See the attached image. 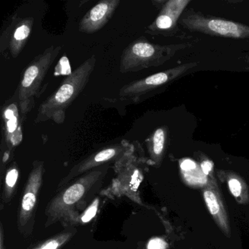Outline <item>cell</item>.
<instances>
[{
	"mask_svg": "<svg viewBox=\"0 0 249 249\" xmlns=\"http://www.w3.org/2000/svg\"><path fill=\"white\" fill-rule=\"evenodd\" d=\"M111 164L93 169L65 186L49 201L45 210V227L56 223L68 226L78 224V211L85 208L101 187Z\"/></svg>",
	"mask_w": 249,
	"mask_h": 249,
	"instance_id": "cell-1",
	"label": "cell"
},
{
	"mask_svg": "<svg viewBox=\"0 0 249 249\" xmlns=\"http://www.w3.org/2000/svg\"><path fill=\"white\" fill-rule=\"evenodd\" d=\"M43 174L44 162L36 160L33 162L23 191L17 219L18 230L24 235L31 234L34 228L37 200L43 185Z\"/></svg>",
	"mask_w": 249,
	"mask_h": 249,
	"instance_id": "cell-9",
	"label": "cell"
},
{
	"mask_svg": "<svg viewBox=\"0 0 249 249\" xmlns=\"http://www.w3.org/2000/svg\"><path fill=\"white\" fill-rule=\"evenodd\" d=\"M27 6L19 8L7 21L0 36V53L7 59H16L30 40L36 15Z\"/></svg>",
	"mask_w": 249,
	"mask_h": 249,
	"instance_id": "cell-6",
	"label": "cell"
},
{
	"mask_svg": "<svg viewBox=\"0 0 249 249\" xmlns=\"http://www.w3.org/2000/svg\"><path fill=\"white\" fill-rule=\"evenodd\" d=\"M204 199L208 211L215 218L218 225L226 233L229 232L228 221L225 210L220 198L212 189H207L203 192Z\"/></svg>",
	"mask_w": 249,
	"mask_h": 249,
	"instance_id": "cell-15",
	"label": "cell"
},
{
	"mask_svg": "<svg viewBox=\"0 0 249 249\" xmlns=\"http://www.w3.org/2000/svg\"><path fill=\"white\" fill-rule=\"evenodd\" d=\"M76 232V229L68 227L62 232L42 242L33 249H60L72 238Z\"/></svg>",
	"mask_w": 249,
	"mask_h": 249,
	"instance_id": "cell-17",
	"label": "cell"
},
{
	"mask_svg": "<svg viewBox=\"0 0 249 249\" xmlns=\"http://www.w3.org/2000/svg\"><path fill=\"white\" fill-rule=\"evenodd\" d=\"M135 141L131 142L126 140H123L120 142L106 145L94 151L70 170L68 174L59 182L56 187V192H59L71 182L93 169L106 164H114L128 154H131L135 149Z\"/></svg>",
	"mask_w": 249,
	"mask_h": 249,
	"instance_id": "cell-8",
	"label": "cell"
},
{
	"mask_svg": "<svg viewBox=\"0 0 249 249\" xmlns=\"http://www.w3.org/2000/svg\"><path fill=\"white\" fill-rule=\"evenodd\" d=\"M167 132L168 130L166 126L157 128L145 141L150 157L148 161L151 164H159L161 162L165 151L168 136Z\"/></svg>",
	"mask_w": 249,
	"mask_h": 249,
	"instance_id": "cell-14",
	"label": "cell"
},
{
	"mask_svg": "<svg viewBox=\"0 0 249 249\" xmlns=\"http://www.w3.org/2000/svg\"><path fill=\"white\" fill-rule=\"evenodd\" d=\"M167 243L160 237L151 239L147 244V249H167Z\"/></svg>",
	"mask_w": 249,
	"mask_h": 249,
	"instance_id": "cell-20",
	"label": "cell"
},
{
	"mask_svg": "<svg viewBox=\"0 0 249 249\" xmlns=\"http://www.w3.org/2000/svg\"><path fill=\"white\" fill-rule=\"evenodd\" d=\"M61 46H52L34 58L23 71L15 96L23 119L34 108L46 89L44 84L51 67L60 53Z\"/></svg>",
	"mask_w": 249,
	"mask_h": 249,
	"instance_id": "cell-3",
	"label": "cell"
},
{
	"mask_svg": "<svg viewBox=\"0 0 249 249\" xmlns=\"http://www.w3.org/2000/svg\"><path fill=\"white\" fill-rule=\"evenodd\" d=\"M120 0H103L96 4L80 21L79 31L87 34L97 33L111 19Z\"/></svg>",
	"mask_w": 249,
	"mask_h": 249,
	"instance_id": "cell-12",
	"label": "cell"
},
{
	"mask_svg": "<svg viewBox=\"0 0 249 249\" xmlns=\"http://www.w3.org/2000/svg\"><path fill=\"white\" fill-rule=\"evenodd\" d=\"M185 28L193 32L228 38H249V27L215 17H205L198 13L188 11L181 19Z\"/></svg>",
	"mask_w": 249,
	"mask_h": 249,
	"instance_id": "cell-10",
	"label": "cell"
},
{
	"mask_svg": "<svg viewBox=\"0 0 249 249\" xmlns=\"http://www.w3.org/2000/svg\"><path fill=\"white\" fill-rule=\"evenodd\" d=\"M96 62L95 55H91L68 75L57 89L40 104L35 123L53 121L57 124H62L66 119L67 110L89 84Z\"/></svg>",
	"mask_w": 249,
	"mask_h": 249,
	"instance_id": "cell-2",
	"label": "cell"
},
{
	"mask_svg": "<svg viewBox=\"0 0 249 249\" xmlns=\"http://www.w3.org/2000/svg\"><path fill=\"white\" fill-rule=\"evenodd\" d=\"M148 163L149 161L144 157L142 146L138 141H135L134 151L113 164L116 176L102 194L109 197L124 195L135 202H139L138 188L143 180Z\"/></svg>",
	"mask_w": 249,
	"mask_h": 249,
	"instance_id": "cell-5",
	"label": "cell"
},
{
	"mask_svg": "<svg viewBox=\"0 0 249 249\" xmlns=\"http://www.w3.org/2000/svg\"><path fill=\"white\" fill-rule=\"evenodd\" d=\"M196 65V62L183 64L163 72L132 81L121 88L118 94V100L128 104L141 103L150 94L180 78Z\"/></svg>",
	"mask_w": 249,
	"mask_h": 249,
	"instance_id": "cell-7",
	"label": "cell"
},
{
	"mask_svg": "<svg viewBox=\"0 0 249 249\" xmlns=\"http://www.w3.org/2000/svg\"><path fill=\"white\" fill-rule=\"evenodd\" d=\"M21 115L15 96L2 106V141L5 144V151L10 153H12L23 140L22 121L24 119H21Z\"/></svg>",
	"mask_w": 249,
	"mask_h": 249,
	"instance_id": "cell-11",
	"label": "cell"
},
{
	"mask_svg": "<svg viewBox=\"0 0 249 249\" xmlns=\"http://www.w3.org/2000/svg\"><path fill=\"white\" fill-rule=\"evenodd\" d=\"M201 169H202V172L204 173V174H209L213 169L212 162H211V161H208V160L202 161V164H201Z\"/></svg>",
	"mask_w": 249,
	"mask_h": 249,
	"instance_id": "cell-22",
	"label": "cell"
},
{
	"mask_svg": "<svg viewBox=\"0 0 249 249\" xmlns=\"http://www.w3.org/2000/svg\"><path fill=\"white\" fill-rule=\"evenodd\" d=\"M190 2L189 0H169L164 2L155 21L147 27V32L155 34L173 30Z\"/></svg>",
	"mask_w": 249,
	"mask_h": 249,
	"instance_id": "cell-13",
	"label": "cell"
},
{
	"mask_svg": "<svg viewBox=\"0 0 249 249\" xmlns=\"http://www.w3.org/2000/svg\"><path fill=\"white\" fill-rule=\"evenodd\" d=\"M19 178V169L17 162H14L7 170L2 192V207L9 205L17 189Z\"/></svg>",
	"mask_w": 249,
	"mask_h": 249,
	"instance_id": "cell-16",
	"label": "cell"
},
{
	"mask_svg": "<svg viewBox=\"0 0 249 249\" xmlns=\"http://www.w3.org/2000/svg\"><path fill=\"white\" fill-rule=\"evenodd\" d=\"M99 205H100V199L99 197H96L93 202L89 205L88 208L84 211V213L80 215L78 224H85L89 222L97 214L99 209Z\"/></svg>",
	"mask_w": 249,
	"mask_h": 249,
	"instance_id": "cell-18",
	"label": "cell"
},
{
	"mask_svg": "<svg viewBox=\"0 0 249 249\" xmlns=\"http://www.w3.org/2000/svg\"><path fill=\"white\" fill-rule=\"evenodd\" d=\"M4 230L2 224H1V227H0V249H5V246H4Z\"/></svg>",
	"mask_w": 249,
	"mask_h": 249,
	"instance_id": "cell-23",
	"label": "cell"
},
{
	"mask_svg": "<svg viewBox=\"0 0 249 249\" xmlns=\"http://www.w3.org/2000/svg\"><path fill=\"white\" fill-rule=\"evenodd\" d=\"M180 167L183 173H189L196 170L197 168V164L193 160L186 159L180 162Z\"/></svg>",
	"mask_w": 249,
	"mask_h": 249,
	"instance_id": "cell-21",
	"label": "cell"
},
{
	"mask_svg": "<svg viewBox=\"0 0 249 249\" xmlns=\"http://www.w3.org/2000/svg\"><path fill=\"white\" fill-rule=\"evenodd\" d=\"M247 62H248V64H249V57L247 58Z\"/></svg>",
	"mask_w": 249,
	"mask_h": 249,
	"instance_id": "cell-24",
	"label": "cell"
},
{
	"mask_svg": "<svg viewBox=\"0 0 249 249\" xmlns=\"http://www.w3.org/2000/svg\"><path fill=\"white\" fill-rule=\"evenodd\" d=\"M228 186L230 192L234 197H240L241 196L243 186H242V183L239 179L236 178H231L229 180Z\"/></svg>",
	"mask_w": 249,
	"mask_h": 249,
	"instance_id": "cell-19",
	"label": "cell"
},
{
	"mask_svg": "<svg viewBox=\"0 0 249 249\" xmlns=\"http://www.w3.org/2000/svg\"><path fill=\"white\" fill-rule=\"evenodd\" d=\"M189 44L157 45L141 37L131 43L122 52L119 70L122 73L135 72L164 65L177 52Z\"/></svg>",
	"mask_w": 249,
	"mask_h": 249,
	"instance_id": "cell-4",
	"label": "cell"
}]
</instances>
